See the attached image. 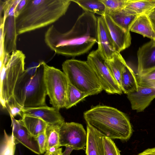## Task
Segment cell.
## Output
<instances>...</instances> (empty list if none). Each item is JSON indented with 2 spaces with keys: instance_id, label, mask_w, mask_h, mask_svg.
I'll return each instance as SVG.
<instances>
[{
  "instance_id": "cell-6",
  "label": "cell",
  "mask_w": 155,
  "mask_h": 155,
  "mask_svg": "<svg viewBox=\"0 0 155 155\" xmlns=\"http://www.w3.org/2000/svg\"><path fill=\"white\" fill-rule=\"evenodd\" d=\"M25 58L23 52L17 50L12 53L5 64L0 65V101L4 108L13 96L18 78L25 70Z\"/></svg>"
},
{
  "instance_id": "cell-7",
  "label": "cell",
  "mask_w": 155,
  "mask_h": 155,
  "mask_svg": "<svg viewBox=\"0 0 155 155\" xmlns=\"http://www.w3.org/2000/svg\"><path fill=\"white\" fill-rule=\"evenodd\" d=\"M44 67L45 82L50 103L59 111L65 107L68 81L64 73L59 69L45 62Z\"/></svg>"
},
{
  "instance_id": "cell-15",
  "label": "cell",
  "mask_w": 155,
  "mask_h": 155,
  "mask_svg": "<svg viewBox=\"0 0 155 155\" xmlns=\"http://www.w3.org/2000/svg\"><path fill=\"white\" fill-rule=\"evenodd\" d=\"M59 111L53 107L47 105L36 107H23L22 109L23 116L37 117L50 124H61L64 122Z\"/></svg>"
},
{
  "instance_id": "cell-26",
  "label": "cell",
  "mask_w": 155,
  "mask_h": 155,
  "mask_svg": "<svg viewBox=\"0 0 155 155\" xmlns=\"http://www.w3.org/2000/svg\"><path fill=\"white\" fill-rule=\"evenodd\" d=\"M89 96L69 83L64 107L68 109Z\"/></svg>"
},
{
  "instance_id": "cell-8",
  "label": "cell",
  "mask_w": 155,
  "mask_h": 155,
  "mask_svg": "<svg viewBox=\"0 0 155 155\" xmlns=\"http://www.w3.org/2000/svg\"><path fill=\"white\" fill-rule=\"evenodd\" d=\"M86 61L94 72L103 90L110 94H122L121 88L105 64V60L97 49L90 52Z\"/></svg>"
},
{
  "instance_id": "cell-5",
  "label": "cell",
  "mask_w": 155,
  "mask_h": 155,
  "mask_svg": "<svg viewBox=\"0 0 155 155\" xmlns=\"http://www.w3.org/2000/svg\"><path fill=\"white\" fill-rule=\"evenodd\" d=\"M62 66L69 82L81 91L91 96L103 90L94 72L86 61L68 59Z\"/></svg>"
},
{
  "instance_id": "cell-24",
  "label": "cell",
  "mask_w": 155,
  "mask_h": 155,
  "mask_svg": "<svg viewBox=\"0 0 155 155\" xmlns=\"http://www.w3.org/2000/svg\"><path fill=\"white\" fill-rule=\"evenodd\" d=\"M71 2L77 3L84 12L101 16L105 14V6L100 0H73Z\"/></svg>"
},
{
  "instance_id": "cell-2",
  "label": "cell",
  "mask_w": 155,
  "mask_h": 155,
  "mask_svg": "<svg viewBox=\"0 0 155 155\" xmlns=\"http://www.w3.org/2000/svg\"><path fill=\"white\" fill-rule=\"evenodd\" d=\"M70 0H26L15 14L17 33L20 35L45 27L64 15Z\"/></svg>"
},
{
  "instance_id": "cell-23",
  "label": "cell",
  "mask_w": 155,
  "mask_h": 155,
  "mask_svg": "<svg viewBox=\"0 0 155 155\" xmlns=\"http://www.w3.org/2000/svg\"><path fill=\"white\" fill-rule=\"evenodd\" d=\"M61 124H47L45 131L47 140L46 151H53L60 147L59 129Z\"/></svg>"
},
{
  "instance_id": "cell-28",
  "label": "cell",
  "mask_w": 155,
  "mask_h": 155,
  "mask_svg": "<svg viewBox=\"0 0 155 155\" xmlns=\"http://www.w3.org/2000/svg\"><path fill=\"white\" fill-rule=\"evenodd\" d=\"M0 155H14L16 144L12 135H8L5 130L4 136L0 142Z\"/></svg>"
},
{
  "instance_id": "cell-27",
  "label": "cell",
  "mask_w": 155,
  "mask_h": 155,
  "mask_svg": "<svg viewBox=\"0 0 155 155\" xmlns=\"http://www.w3.org/2000/svg\"><path fill=\"white\" fill-rule=\"evenodd\" d=\"M99 155H121L120 151L112 139L103 136L100 143Z\"/></svg>"
},
{
  "instance_id": "cell-19",
  "label": "cell",
  "mask_w": 155,
  "mask_h": 155,
  "mask_svg": "<svg viewBox=\"0 0 155 155\" xmlns=\"http://www.w3.org/2000/svg\"><path fill=\"white\" fill-rule=\"evenodd\" d=\"M139 87L136 75L126 64L123 70L121 78L120 87L125 94L137 91Z\"/></svg>"
},
{
  "instance_id": "cell-20",
  "label": "cell",
  "mask_w": 155,
  "mask_h": 155,
  "mask_svg": "<svg viewBox=\"0 0 155 155\" xmlns=\"http://www.w3.org/2000/svg\"><path fill=\"white\" fill-rule=\"evenodd\" d=\"M87 132L86 155H99L100 143L103 137L104 136L88 124L87 126Z\"/></svg>"
},
{
  "instance_id": "cell-29",
  "label": "cell",
  "mask_w": 155,
  "mask_h": 155,
  "mask_svg": "<svg viewBox=\"0 0 155 155\" xmlns=\"http://www.w3.org/2000/svg\"><path fill=\"white\" fill-rule=\"evenodd\" d=\"M104 5L105 14L119 11L124 8L128 0H100Z\"/></svg>"
},
{
  "instance_id": "cell-22",
  "label": "cell",
  "mask_w": 155,
  "mask_h": 155,
  "mask_svg": "<svg viewBox=\"0 0 155 155\" xmlns=\"http://www.w3.org/2000/svg\"><path fill=\"white\" fill-rule=\"evenodd\" d=\"M21 120L30 134L35 137L45 131L48 124L39 118L30 116L24 115Z\"/></svg>"
},
{
  "instance_id": "cell-25",
  "label": "cell",
  "mask_w": 155,
  "mask_h": 155,
  "mask_svg": "<svg viewBox=\"0 0 155 155\" xmlns=\"http://www.w3.org/2000/svg\"><path fill=\"white\" fill-rule=\"evenodd\" d=\"M107 14L117 25L128 31H130V28L131 25L138 16L127 14L122 9Z\"/></svg>"
},
{
  "instance_id": "cell-9",
  "label": "cell",
  "mask_w": 155,
  "mask_h": 155,
  "mask_svg": "<svg viewBox=\"0 0 155 155\" xmlns=\"http://www.w3.org/2000/svg\"><path fill=\"white\" fill-rule=\"evenodd\" d=\"M59 136L60 147L80 150L83 149L86 146L87 132L80 124L64 122L60 126Z\"/></svg>"
},
{
  "instance_id": "cell-35",
  "label": "cell",
  "mask_w": 155,
  "mask_h": 155,
  "mask_svg": "<svg viewBox=\"0 0 155 155\" xmlns=\"http://www.w3.org/2000/svg\"><path fill=\"white\" fill-rule=\"evenodd\" d=\"M44 155H62V148L59 147L53 151H47Z\"/></svg>"
},
{
  "instance_id": "cell-4",
  "label": "cell",
  "mask_w": 155,
  "mask_h": 155,
  "mask_svg": "<svg viewBox=\"0 0 155 155\" xmlns=\"http://www.w3.org/2000/svg\"><path fill=\"white\" fill-rule=\"evenodd\" d=\"M44 63L41 61L36 67L25 70L17 81L13 96L23 107L46 105Z\"/></svg>"
},
{
  "instance_id": "cell-30",
  "label": "cell",
  "mask_w": 155,
  "mask_h": 155,
  "mask_svg": "<svg viewBox=\"0 0 155 155\" xmlns=\"http://www.w3.org/2000/svg\"><path fill=\"white\" fill-rule=\"evenodd\" d=\"M136 76L139 86L155 88V69L145 74H137Z\"/></svg>"
},
{
  "instance_id": "cell-12",
  "label": "cell",
  "mask_w": 155,
  "mask_h": 155,
  "mask_svg": "<svg viewBox=\"0 0 155 155\" xmlns=\"http://www.w3.org/2000/svg\"><path fill=\"white\" fill-rule=\"evenodd\" d=\"M18 35L16 26L15 11L14 8L12 7L11 8L5 22L3 60L4 58L9 57L10 53L17 50Z\"/></svg>"
},
{
  "instance_id": "cell-3",
  "label": "cell",
  "mask_w": 155,
  "mask_h": 155,
  "mask_svg": "<svg viewBox=\"0 0 155 155\" xmlns=\"http://www.w3.org/2000/svg\"><path fill=\"white\" fill-rule=\"evenodd\" d=\"M83 116L87 124L112 139L127 140L132 134L128 117L114 107L97 105L85 112Z\"/></svg>"
},
{
  "instance_id": "cell-31",
  "label": "cell",
  "mask_w": 155,
  "mask_h": 155,
  "mask_svg": "<svg viewBox=\"0 0 155 155\" xmlns=\"http://www.w3.org/2000/svg\"><path fill=\"white\" fill-rule=\"evenodd\" d=\"M22 107L19 105L12 96L6 103L5 108L8 111L10 115L14 117L17 115L23 117Z\"/></svg>"
},
{
  "instance_id": "cell-14",
  "label": "cell",
  "mask_w": 155,
  "mask_h": 155,
  "mask_svg": "<svg viewBox=\"0 0 155 155\" xmlns=\"http://www.w3.org/2000/svg\"><path fill=\"white\" fill-rule=\"evenodd\" d=\"M127 94L132 109L140 112L144 111L155 98V88L139 86L137 91Z\"/></svg>"
},
{
  "instance_id": "cell-1",
  "label": "cell",
  "mask_w": 155,
  "mask_h": 155,
  "mask_svg": "<svg viewBox=\"0 0 155 155\" xmlns=\"http://www.w3.org/2000/svg\"><path fill=\"white\" fill-rule=\"evenodd\" d=\"M97 17L84 12L80 15L72 28L61 33L54 25L45 35V41L52 50L63 55L75 57L87 52L97 42Z\"/></svg>"
},
{
  "instance_id": "cell-32",
  "label": "cell",
  "mask_w": 155,
  "mask_h": 155,
  "mask_svg": "<svg viewBox=\"0 0 155 155\" xmlns=\"http://www.w3.org/2000/svg\"><path fill=\"white\" fill-rule=\"evenodd\" d=\"M38 143L40 153L43 154L46 151L47 140L45 131L36 137Z\"/></svg>"
},
{
  "instance_id": "cell-10",
  "label": "cell",
  "mask_w": 155,
  "mask_h": 155,
  "mask_svg": "<svg viewBox=\"0 0 155 155\" xmlns=\"http://www.w3.org/2000/svg\"><path fill=\"white\" fill-rule=\"evenodd\" d=\"M97 50L105 60L111 59L117 52L103 16L97 17Z\"/></svg>"
},
{
  "instance_id": "cell-16",
  "label": "cell",
  "mask_w": 155,
  "mask_h": 155,
  "mask_svg": "<svg viewBox=\"0 0 155 155\" xmlns=\"http://www.w3.org/2000/svg\"><path fill=\"white\" fill-rule=\"evenodd\" d=\"M116 47L120 53L129 47L131 44L130 31H127L116 24L107 14L102 15Z\"/></svg>"
},
{
  "instance_id": "cell-34",
  "label": "cell",
  "mask_w": 155,
  "mask_h": 155,
  "mask_svg": "<svg viewBox=\"0 0 155 155\" xmlns=\"http://www.w3.org/2000/svg\"><path fill=\"white\" fill-rule=\"evenodd\" d=\"M138 155H155V147L148 148Z\"/></svg>"
},
{
  "instance_id": "cell-18",
  "label": "cell",
  "mask_w": 155,
  "mask_h": 155,
  "mask_svg": "<svg viewBox=\"0 0 155 155\" xmlns=\"http://www.w3.org/2000/svg\"><path fill=\"white\" fill-rule=\"evenodd\" d=\"M130 30L155 40V32L146 14L138 16L131 25Z\"/></svg>"
},
{
  "instance_id": "cell-17",
  "label": "cell",
  "mask_w": 155,
  "mask_h": 155,
  "mask_svg": "<svg viewBox=\"0 0 155 155\" xmlns=\"http://www.w3.org/2000/svg\"><path fill=\"white\" fill-rule=\"evenodd\" d=\"M155 8V0H128L122 10L132 15H140L146 14Z\"/></svg>"
},
{
  "instance_id": "cell-11",
  "label": "cell",
  "mask_w": 155,
  "mask_h": 155,
  "mask_svg": "<svg viewBox=\"0 0 155 155\" xmlns=\"http://www.w3.org/2000/svg\"><path fill=\"white\" fill-rule=\"evenodd\" d=\"M11 120V127L13 140L16 145L21 143L33 152L41 154L36 137L28 131L21 119L17 120L10 115Z\"/></svg>"
},
{
  "instance_id": "cell-36",
  "label": "cell",
  "mask_w": 155,
  "mask_h": 155,
  "mask_svg": "<svg viewBox=\"0 0 155 155\" xmlns=\"http://www.w3.org/2000/svg\"><path fill=\"white\" fill-rule=\"evenodd\" d=\"M65 147V150L63 152H62V155H70L71 152L73 150L68 147Z\"/></svg>"
},
{
  "instance_id": "cell-33",
  "label": "cell",
  "mask_w": 155,
  "mask_h": 155,
  "mask_svg": "<svg viewBox=\"0 0 155 155\" xmlns=\"http://www.w3.org/2000/svg\"><path fill=\"white\" fill-rule=\"evenodd\" d=\"M146 14L151 22L155 33V8Z\"/></svg>"
},
{
  "instance_id": "cell-13",
  "label": "cell",
  "mask_w": 155,
  "mask_h": 155,
  "mask_svg": "<svg viewBox=\"0 0 155 155\" xmlns=\"http://www.w3.org/2000/svg\"><path fill=\"white\" fill-rule=\"evenodd\" d=\"M137 54V74L143 75L155 69V40H151L140 47Z\"/></svg>"
},
{
  "instance_id": "cell-21",
  "label": "cell",
  "mask_w": 155,
  "mask_h": 155,
  "mask_svg": "<svg viewBox=\"0 0 155 155\" xmlns=\"http://www.w3.org/2000/svg\"><path fill=\"white\" fill-rule=\"evenodd\" d=\"M105 64L120 87L122 71L124 66L127 64L125 60L120 53L117 52L112 59L110 60H105Z\"/></svg>"
}]
</instances>
